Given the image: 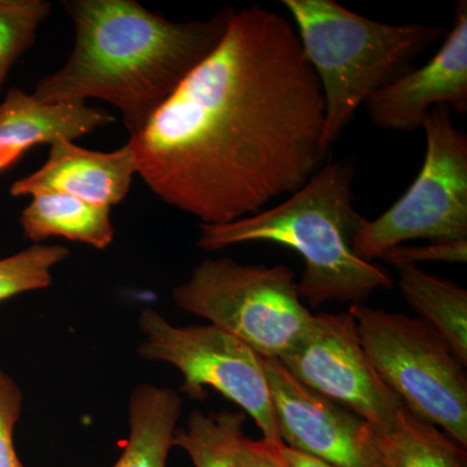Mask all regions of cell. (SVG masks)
I'll list each match as a JSON object with an SVG mask.
<instances>
[{"label": "cell", "mask_w": 467, "mask_h": 467, "mask_svg": "<svg viewBox=\"0 0 467 467\" xmlns=\"http://www.w3.org/2000/svg\"><path fill=\"white\" fill-rule=\"evenodd\" d=\"M325 101L291 21L254 5L128 144L160 201L223 225L291 195L322 167Z\"/></svg>", "instance_id": "1"}, {"label": "cell", "mask_w": 467, "mask_h": 467, "mask_svg": "<svg viewBox=\"0 0 467 467\" xmlns=\"http://www.w3.org/2000/svg\"><path fill=\"white\" fill-rule=\"evenodd\" d=\"M75 27L72 54L42 77L41 103L99 99L121 112L130 137L146 128L178 86L225 36L235 8L204 21L174 23L135 0H67Z\"/></svg>", "instance_id": "2"}, {"label": "cell", "mask_w": 467, "mask_h": 467, "mask_svg": "<svg viewBox=\"0 0 467 467\" xmlns=\"http://www.w3.org/2000/svg\"><path fill=\"white\" fill-rule=\"evenodd\" d=\"M355 173L352 160L327 162L275 207L223 225L202 223L196 245L205 251L254 242L285 245L304 260L297 291L309 308L364 304L374 292L391 290L393 279L353 252V239L367 223L355 208Z\"/></svg>", "instance_id": "3"}, {"label": "cell", "mask_w": 467, "mask_h": 467, "mask_svg": "<svg viewBox=\"0 0 467 467\" xmlns=\"http://www.w3.org/2000/svg\"><path fill=\"white\" fill-rule=\"evenodd\" d=\"M282 5L321 85L327 150L374 92L408 73L418 55L448 33L441 26L379 23L334 0H282Z\"/></svg>", "instance_id": "4"}, {"label": "cell", "mask_w": 467, "mask_h": 467, "mask_svg": "<svg viewBox=\"0 0 467 467\" xmlns=\"http://www.w3.org/2000/svg\"><path fill=\"white\" fill-rule=\"evenodd\" d=\"M171 299L207 319L263 358H281L308 333L315 315L304 306L295 273L285 265L241 264L221 257L193 267Z\"/></svg>", "instance_id": "5"}, {"label": "cell", "mask_w": 467, "mask_h": 467, "mask_svg": "<svg viewBox=\"0 0 467 467\" xmlns=\"http://www.w3.org/2000/svg\"><path fill=\"white\" fill-rule=\"evenodd\" d=\"M359 339L386 386L416 416L467 447L466 367L420 317L352 304Z\"/></svg>", "instance_id": "6"}, {"label": "cell", "mask_w": 467, "mask_h": 467, "mask_svg": "<svg viewBox=\"0 0 467 467\" xmlns=\"http://www.w3.org/2000/svg\"><path fill=\"white\" fill-rule=\"evenodd\" d=\"M426 155L407 192L376 220L362 225L353 239L359 259L383 254L416 239L432 243L467 241V137L441 106L422 122Z\"/></svg>", "instance_id": "7"}, {"label": "cell", "mask_w": 467, "mask_h": 467, "mask_svg": "<svg viewBox=\"0 0 467 467\" xmlns=\"http://www.w3.org/2000/svg\"><path fill=\"white\" fill-rule=\"evenodd\" d=\"M138 327L143 334L138 355L177 368L181 392L204 400L207 389H214L256 422L263 439L282 442L263 358L251 347L214 325L175 326L150 306L140 312Z\"/></svg>", "instance_id": "8"}, {"label": "cell", "mask_w": 467, "mask_h": 467, "mask_svg": "<svg viewBox=\"0 0 467 467\" xmlns=\"http://www.w3.org/2000/svg\"><path fill=\"white\" fill-rule=\"evenodd\" d=\"M291 376L368 420L378 434L395 423L402 402L383 382L347 313H318L308 333L278 358Z\"/></svg>", "instance_id": "9"}, {"label": "cell", "mask_w": 467, "mask_h": 467, "mask_svg": "<svg viewBox=\"0 0 467 467\" xmlns=\"http://www.w3.org/2000/svg\"><path fill=\"white\" fill-rule=\"evenodd\" d=\"M279 438L335 467H382L378 432L339 402L304 386L275 358H263Z\"/></svg>", "instance_id": "10"}, {"label": "cell", "mask_w": 467, "mask_h": 467, "mask_svg": "<svg viewBox=\"0 0 467 467\" xmlns=\"http://www.w3.org/2000/svg\"><path fill=\"white\" fill-rule=\"evenodd\" d=\"M368 117L384 130L409 133L422 126L430 109L444 106L467 112V3L459 2L453 26L425 66L410 69L364 104Z\"/></svg>", "instance_id": "11"}, {"label": "cell", "mask_w": 467, "mask_h": 467, "mask_svg": "<svg viewBox=\"0 0 467 467\" xmlns=\"http://www.w3.org/2000/svg\"><path fill=\"white\" fill-rule=\"evenodd\" d=\"M137 161L129 144L109 152L84 149L66 138L50 144V153L41 168L12 184L9 193L33 196L57 192L112 208L130 192Z\"/></svg>", "instance_id": "12"}, {"label": "cell", "mask_w": 467, "mask_h": 467, "mask_svg": "<svg viewBox=\"0 0 467 467\" xmlns=\"http://www.w3.org/2000/svg\"><path fill=\"white\" fill-rule=\"evenodd\" d=\"M112 122V113L85 101L46 104L23 88H11L0 103V173L38 144L57 138L76 140Z\"/></svg>", "instance_id": "13"}, {"label": "cell", "mask_w": 467, "mask_h": 467, "mask_svg": "<svg viewBox=\"0 0 467 467\" xmlns=\"http://www.w3.org/2000/svg\"><path fill=\"white\" fill-rule=\"evenodd\" d=\"M183 399L167 387L140 384L129 399V438L113 467H167Z\"/></svg>", "instance_id": "14"}, {"label": "cell", "mask_w": 467, "mask_h": 467, "mask_svg": "<svg viewBox=\"0 0 467 467\" xmlns=\"http://www.w3.org/2000/svg\"><path fill=\"white\" fill-rule=\"evenodd\" d=\"M18 221L24 236L33 244H41L48 238H64L106 250L115 238L110 208L64 193L33 195Z\"/></svg>", "instance_id": "15"}, {"label": "cell", "mask_w": 467, "mask_h": 467, "mask_svg": "<svg viewBox=\"0 0 467 467\" xmlns=\"http://www.w3.org/2000/svg\"><path fill=\"white\" fill-rule=\"evenodd\" d=\"M399 288L418 317L427 322L467 365V291L417 265L396 266Z\"/></svg>", "instance_id": "16"}, {"label": "cell", "mask_w": 467, "mask_h": 467, "mask_svg": "<svg viewBox=\"0 0 467 467\" xmlns=\"http://www.w3.org/2000/svg\"><path fill=\"white\" fill-rule=\"evenodd\" d=\"M377 450L382 467H467L466 448L404 404L392 429L378 434Z\"/></svg>", "instance_id": "17"}, {"label": "cell", "mask_w": 467, "mask_h": 467, "mask_svg": "<svg viewBox=\"0 0 467 467\" xmlns=\"http://www.w3.org/2000/svg\"><path fill=\"white\" fill-rule=\"evenodd\" d=\"M245 413L193 410L186 426L177 430L175 447L182 448L195 467H235V451L244 438Z\"/></svg>", "instance_id": "18"}, {"label": "cell", "mask_w": 467, "mask_h": 467, "mask_svg": "<svg viewBox=\"0 0 467 467\" xmlns=\"http://www.w3.org/2000/svg\"><path fill=\"white\" fill-rule=\"evenodd\" d=\"M51 11L46 0H0V92L12 67L36 45Z\"/></svg>", "instance_id": "19"}, {"label": "cell", "mask_w": 467, "mask_h": 467, "mask_svg": "<svg viewBox=\"0 0 467 467\" xmlns=\"http://www.w3.org/2000/svg\"><path fill=\"white\" fill-rule=\"evenodd\" d=\"M70 256L64 245L33 244L0 259V303L26 292L45 290L52 284V269Z\"/></svg>", "instance_id": "20"}, {"label": "cell", "mask_w": 467, "mask_h": 467, "mask_svg": "<svg viewBox=\"0 0 467 467\" xmlns=\"http://www.w3.org/2000/svg\"><path fill=\"white\" fill-rule=\"evenodd\" d=\"M24 408V393L14 378L0 370V467H24L15 448V427Z\"/></svg>", "instance_id": "21"}, {"label": "cell", "mask_w": 467, "mask_h": 467, "mask_svg": "<svg viewBox=\"0 0 467 467\" xmlns=\"http://www.w3.org/2000/svg\"><path fill=\"white\" fill-rule=\"evenodd\" d=\"M393 266L417 265L425 261L466 264L467 241L431 243L427 245H398L380 257Z\"/></svg>", "instance_id": "22"}, {"label": "cell", "mask_w": 467, "mask_h": 467, "mask_svg": "<svg viewBox=\"0 0 467 467\" xmlns=\"http://www.w3.org/2000/svg\"><path fill=\"white\" fill-rule=\"evenodd\" d=\"M279 444L261 439L251 441L243 438L235 451V467H287L279 454Z\"/></svg>", "instance_id": "23"}, {"label": "cell", "mask_w": 467, "mask_h": 467, "mask_svg": "<svg viewBox=\"0 0 467 467\" xmlns=\"http://www.w3.org/2000/svg\"><path fill=\"white\" fill-rule=\"evenodd\" d=\"M279 454L287 467H335L324 461L310 457L308 454L291 450V448L285 447L284 442L279 444Z\"/></svg>", "instance_id": "24"}]
</instances>
